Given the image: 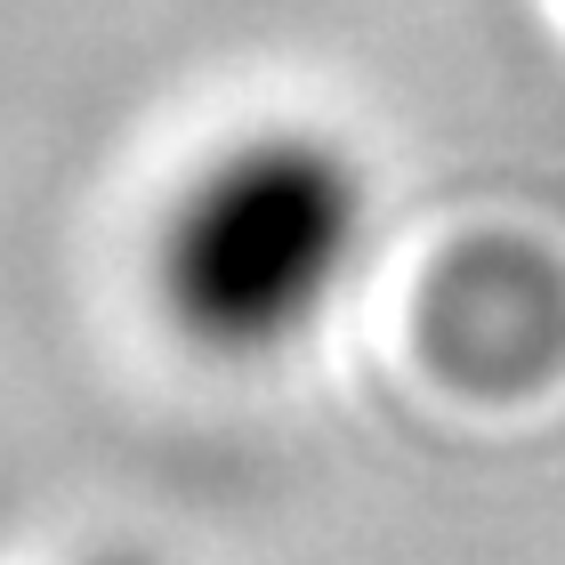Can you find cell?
<instances>
[{
  "label": "cell",
  "instance_id": "obj_1",
  "mask_svg": "<svg viewBox=\"0 0 565 565\" xmlns=\"http://www.w3.org/2000/svg\"><path fill=\"white\" fill-rule=\"evenodd\" d=\"M364 250V178L316 130H250L186 170L153 226V299L178 340L250 364L316 331Z\"/></svg>",
  "mask_w": 565,
  "mask_h": 565
},
{
  "label": "cell",
  "instance_id": "obj_2",
  "mask_svg": "<svg viewBox=\"0 0 565 565\" xmlns=\"http://www.w3.org/2000/svg\"><path fill=\"white\" fill-rule=\"evenodd\" d=\"M97 565H153V557H97Z\"/></svg>",
  "mask_w": 565,
  "mask_h": 565
}]
</instances>
